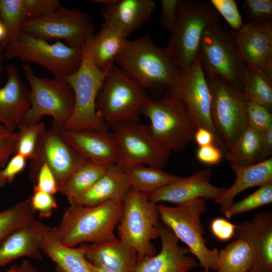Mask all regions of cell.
Segmentation results:
<instances>
[{
	"mask_svg": "<svg viewBox=\"0 0 272 272\" xmlns=\"http://www.w3.org/2000/svg\"><path fill=\"white\" fill-rule=\"evenodd\" d=\"M115 62L146 90L159 94L171 92L182 72L165 48L157 46L150 37L144 35L135 40L127 39Z\"/></svg>",
	"mask_w": 272,
	"mask_h": 272,
	"instance_id": "cell-1",
	"label": "cell"
},
{
	"mask_svg": "<svg viewBox=\"0 0 272 272\" xmlns=\"http://www.w3.org/2000/svg\"><path fill=\"white\" fill-rule=\"evenodd\" d=\"M122 207L123 201L118 199L90 206L70 205L53 227L55 233L62 244L71 247L109 240L115 236Z\"/></svg>",
	"mask_w": 272,
	"mask_h": 272,
	"instance_id": "cell-2",
	"label": "cell"
},
{
	"mask_svg": "<svg viewBox=\"0 0 272 272\" xmlns=\"http://www.w3.org/2000/svg\"><path fill=\"white\" fill-rule=\"evenodd\" d=\"M220 23L219 14L209 3L180 0L165 49L181 71L188 69L198 57L205 30Z\"/></svg>",
	"mask_w": 272,
	"mask_h": 272,
	"instance_id": "cell-3",
	"label": "cell"
},
{
	"mask_svg": "<svg viewBox=\"0 0 272 272\" xmlns=\"http://www.w3.org/2000/svg\"><path fill=\"white\" fill-rule=\"evenodd\" d=\"M24 76L30 86L29 109L20 124H32L40 122L45 116L52 118L51 127L63 129L73 111L75 95L65 78H40L31 66L22 65Z\"/></svg>",
	"mask_w": 272,
	"mask_h": 272,
	"instance_id": "cell-4",
	"label": "cell"
},
{
	"mask_svg": "<svg viewBox=\"0 0 272 272\" xmlns=\"http://www.w3.org/2000/svg\"><path fill=\"white\" fill-rule=\"evenodd\" d=\"M142 114L150 120V129L157 141L170 153L183 150L193 140L197 127L174 94L148 97Z\"/></svg>",
	"mask_w": 272,
	"mask_h": 272,
	"instance_id": "cell-5",
	"label": "cell"
},
{
	"mask_svg": "<svg viewBox=\"0 0 272 272\" xmlns=\"http://www.w3.org/2000/svg\"><path fill=\"white\" fill-rule=\"evenodd\" d=\"M146 91L114 64L98 93L97 114L108 126L138 121L148 97Z\"/></svg>",
	"mask_w": 272,
	"mask_h": 272,
	"instance_id": "cell-6",
	"label": "cell"
},
{
	"mask_svg": "<svg viewBox=\"0 0 272 272\" xmlns=\"http://www.w3.org/2000/svg\"><path fill=\"white\" fill-rule=\"evenodd\" d=\"M206 201L200 198L176 207L157 204V207L162 223L187 246L199 265L217 271L219 251L216 248L209 249L203 236L205 231L200 218L207 210Z\"/></svg>",
	"mask_w": 272,
	"mask_h": 272,
	"instance_id": "cell-7",
	"label": "cell"
},
{
	"mask_svg": "<svg viewBox=\"0 0 272 272\" xmlns=\"http://www.w3.org/2000/svg\"><path fill=\"white\" fill-rule=\"evenodd\" d=\"M157 204L147 194L132 188L123 201L118 238L136 251L138 261L157 253L151 243L159 237L161 222Z\"/></svg>",
	"mask_w": 272,
	"mask_h": 272,
	"instance_id": "cell-8",
	"label": "cell"
},
{
	"mask_svg": "<svg viewBox=\"0 0 272 272\" xmlns=\"http://www.w3.org/2000/svg\"><path fill=\"white\" fill-rule=\"evenodd\" d=\"M91 37L82 48L83 58L79 68L65 78L73 89L75 103L73 113L64 129L108 130V126L96 112L97 98L106 74L99 70L92 60Z\"/></svg>",
	"mask_w": 272,
	"mask_h": 272,
	"instance_id": "cell-9",
	"label": "cell"
},
{
	"mask_svg": "<svg viewBox=\"0 0 272 272\" xmlns=\"http://www.w3.org/2000/svg\"><path fill=\"white\" fill-rule=\"evenodd\" d=\"M5 56L8 59L33 62L50 72L54 77L65 78L79 68L83 49L69 46L61 41L50 44L20 31L6 46Z\"/></svg>",
	"mask_w": 272,
	"mask_h": 272,
	"instance_id": "cell-10",
	"label": "cell"
},
{
	"mask_svg": "<svg viewBox=\"0 0 272 272\" xmlns=\"http://www.w3.org/2000/svg\"><path fill=\"white\" fill-rule=\"evenodd\" d=\"M199 56L205 75L218 77L241 92L246 66L232 31L221 23L207 28L201 40Z\"/></svg>",
	"mask_w": 272,
	"mask_h": 272,
	"instance_id": "cell-11",
	"label": "cell"
},
{
	"mask_svg": "<svg viewBox=\"0 0 272 272\" xmlns=\"http://www.w3.org/2000/svg\"><path fill=\"white\" fill-rule=\"evenodd\" d=\"M20 30L47 41L63 40L69 46L83 48L95 28L88 14L61 5L46 15L24 21Z\"/></svg>",
	"mask_w": 272,
	"mask_h": 272,
	"instance_id": "cell-12",
	"label": "cell"
},
{
	"mask_svg": "<svg viewBox=\"0 0 272 272\" xmlns=\"http://www.w3.org/2000/svg\"><path fill=\"white\" fill-rule=\"evenodd\" d=\"M112 128L118 145V167L125 170L144 165L162 169L166 166L170 152L157 141L149 125L132 121L113 125Z\"/></svg>",
	"mask_w": 272,
	"mask_h": 272,
	"instance_id": "cell-13",
	"label": "cell"
},
{
	"mask_svg": "<svg viewBox=\"0 0 272 272\" xmlns=\"http://www.w3.org/2000/svg\"><path fill=\"white\" fill-rule=\"evenodd\" d=\"M206 76L211 96L212 122L229 149L248 126L246 102L238 89L218 77Z\"/></svg>",
	"mask_w": 272,
	"mask_h": 272,
	"instance_id": "cell-14",
	"label": "cell"
},
{
	"mask_svg": "<svg viewBox=\"0 0 272 272\" xmlns=\"http://www.w3.org/2000/svg\"><path fill=\"white\" fill-rule=\"evenodd\" d=\"M87 160L64 140L58 129L51 127L46 129L30 161V177L35 184L40 168L46 164L55 177L59 193L71 175Z\"/></svg>",
	"mask_w": 272,
	"mask_h": 272,
	"instance_id": "cell-15",
	"label": "cell"
},
{
	"mask_svg": "<svg viewBox=\"0 0 272 272\" xmlns=\"http://www.w3.org/2000/svg\"><path fill=\"white\" fill-rule=\"evenodd\" d=\"M170 93L182 102L197 128L201 127L210 130L222 141L212 122L211 93L199 56L188 69L181 72Z\"/></svg>",
	"mask_w": 272,
	"mask_h": 272,
	"instance_id": "cell-16",
	"label": "cell"
},
{
	"mask_svg": "<svg viewBox=\"0 0 272 272\" xmlns=\"http://www.w3.org/2000/svg\"><path fill=\"white\" fill-rule=\"evenodd\" d=\"M232 32L246 67L261 70L272 77L271 21L246 23Z\"/></svg>",
	"mask_w": 272,
	"mask_h": 272,
	"instance_id": "cell-17",
	"label": "cell"
},
{
	"mask_svg": "<svg viewBox=\"0 0 272 272\" xmlns=\"http://www.w3.org/2000/svg\"><path fill=\"white\" fill-rule=\"evenodd\" d=\"M158 231L160 251L138 260L133 272H189L198 267L196 258L187 247L179 245V239L170 228L161 222Z\"/></svg>",
	"mask_w": 272,
	"mask_h": 272,
	"instance_id": "cell-18",
	"label": "cell"
},
{
	"mask_svg": "<svg viewBox=\"0 0 272 272\" xmlns=\"http://www.w3.org/2000/svg\"><path fill=\"white\" fill-rule=\"evenodd\" d=\"M212 175L211 169L198 170L188 177H180L178 180L148 196L155 203L169 202L176 206L196 198L215 200L226 191L227 188L213 185L211 182Z\"/></svg>",
	"mask_w": 272,
	"mask_h": 272,
	"instance_id": "cell-19",
	"label": "cell"
},
{
	"mask_svg": "<svg viewBox=\"0 0 272 272\" xmlns=\"http://www.w3.org/2000/svg\"><path fill=\"white\" fill-rule=\"evenodd\" d=\"M234 237L245 240L253 254V272H272V216L264 211L236 225Z\"/></svg>",
	"mask_w": 272,
	"mask_h": 272,
	"instance_id": "cell-20",
	"label": "cell"
},
{
	"mask_svg": "<svg viewBox=\"0 0 272 272\" xmlns=\"http://www.w3.org/2000/svg\"><path fill=\"white\" fill-rule=\"evenodd\" d=\"M58 130L64 140L87 160L106 166L116 164L118 145L113 132L103 130Z\"/></svg>",
	"mask_w": 272,
	"mask_h": 272,
	"instance_id": "cell-21",
	"label": "cell"
},
{
	"mask_svg": "<svg viewBox=\"0 0 272 272\" xmlns=\"http://www.w3.org/2000/svg\"><path fill=\"white\" fill-rule=\"evenodd\" d=\"M48 227L35 218L11 233L0 243V267L23 257L42 261L41 244Z\"/></svg>",
	"mask_w": 272,
	"mask_h": 272,
	"instance_id": "cell-22",
	"label": "cell"
},
{
	"mask_svg": "<svg viewBox=\"0 0 272 272\" xmlns=\"http://www.w3.org/2000/svg\"><path fill=\"white\" fill-rule=\"evenodd\" d=\"M102 6V24L127 38L147 22L156 7L153 0H113Z\"/></svg>",
	"mask_w": 272,
	"mask_h": 272,
	"instance_id": "cell-23",
	"label": "cell"
},
{
	"mask_svg": "<svg viewBox=\"0 0 272 272\" xmlns=\"http://www.w3.org/2000/svg\"><path fill=\"white\" fill-rule=\"evenodd\" d=\"M6 70L7 81L0 87V123L15 131L29 109V92L15 65Z\"/></svg>",
	"mask_w": 272,
	"mask_h": 272,
	"instance_id": "cell-24",
	"label": "cell"
},
{
	"mask_svg": "<svg viewBox=\"0 0 272 272\" xmlns=\"http://www.w3.org/2000/svg\"><path fill=\"white\" fill-rule=\"evenodd\" d=\"M80 247L90 263L114 272H133L137 263L136 251L115 236Z\"/></svg>",
	"mask_w": 272,
	"mask_h": 272,
	"instance_id": "cell-25",
	"label": "cell"
},
{
	"mask_svg": "<svg viewBox=\"0 0 272 272\" xmlns=\"http://www.w3.org/2000/svg\"><path fill=\"white\" fill-rule=\"evenodd\" d=\"M236 179L232 186L217 199L222 214L229 209L236 196L244 190L253 187H260L272 183V158L251 165L230 163Z\"/></svg>",
	"mask_w": 272,
	"mask_h": 272,
	"instance_id": "cell-26",
	"label": "cell"
},
{
	"mask_svg": "<svg viewBox=\"0 0 272 272\" xmlns=\"http://www.w3.org/2000/svg\"><path fill=\"white\" fill-rule=\"evenodd\" d=\"M131 188L124 170L117 165L108 167L105 173L86 192L70 205L90 206L112 199L123 201Z\"/></svg>",
	"mask_w": 272,
	"mask_h": 272,
	"instance_id": "cell-27",
	"label": "cell"
},
{
	"mask_svg": "<svg viewBox=\"0 0 272 272\" xmlns=\"http://www.w3.org/2000/svg\"><path fill=\"white\" fill-rule=\"evenodd\" d=\"M41 251L54 262L57 272H91L83 249L62 244L53 227L44 235Z\"/></svg>",
	"mask_w": 272,
	"mask_h": 272,
	"instance_id": "cell-28",
	"label": "cell"
},
{
	"mask_svg": "<svg viewBox=\"0 0 272 272\" xmlns=\"http://www.w3.org/2000/svg\"><path fill=\"white\" fill-rule=\"evenodd\" d=\"M127 38L115 28L102 24L101 28L91 38L90 53L92 60L101 72L106 74L115 64Z\"/></svg>",
	"mask_w": 272,
	"mask_h": 272,
	"instance_id": "cell-29",
	"label": "cell"
},
{
	"mask_svg": "<svg viewBox=\"0 0 272 272\" xmlns=\"http://www.w3.org/2000/svg\"><path fill=\"white\" fill-rule=\"evenodd\" d=\"M124 172L131 188L147 195L180 178L162 169L144 165L133 166Z\"/></svg>",
	"mask_w": 272,
	"mask_h": 272,
	"instance_id": "cell-30",
	"label": "cell"
},
{
	"mask_svg": "<svg viewBox=\"0 0 272 272\" xmlns=\"http://www.w3.org/2000/svg\"><path fill=\"white\" fill-rule=\"evenodd\" d=\"M108 167L88 160L71 175L59 193L64 195L71 203L89 190L105 173Z\"/></svg>",
	"mask_w": 272,
	"mask_h": 272,
	"instance_id": "cell-31",
	"label": "cell"
},
{
	"mask_svg": "<svg viewBox=\"0 0 272 272\" xmlns=\"http://www.w3.org/2000/svg\"><path fill=\"white\" fill-rule=\"evenodd\" d=\"M253 264L249 244L237 238L219 251L217 272H249Z\"/></svg>",
	"mask_w": 272,
	"mask_h": 272,
	"instance_id": "cell-32",
	"label": "cell"
},
{
	"mask_svg": "<svg viewBox=\"0 0 272 272\" xmlns=\"http://www.w3.org/2000/svg\"><path fill=\"white\" fill-rule=\"evenodd\" d=\"M246 101H252L272 110V77L264 72L246 67L242 88Z\"/></svg>",
	"mask_w": 272,
	"mask_h": 272,
	"instance_id": "cell-33",
	"label": "cell"
},
{
	"mask_svg": "<svg viewBox=\"0 0 272 272\" xmlns=\"http://www.w3.org/2000/svg\"><path fill=\"white\" fill-rule=\"evenodd\" d=\"M260 152V133L248 125L232 144L224 158L230 163L251 165L258 162Z\"/></svg>",
	"mask_w": 272,
	"mask_h": 272,
	"instance_id": "cell-34",
	"label": "cell"
},
{
	"mask_svg": "<svg viewBox=\"0 0 272 272\" xmlns=\"http://www.w3.org/2000/svg\"><path fill=\"white\" fill-rule=\"evenodd\" d=\"M36 213L30 199L0 211V243L13 231L35 219Z\"/></svg>",
	"mask_w": 272,
	"mask_h": 272,
	"instance_id": "cell-35",
	"label": "cell"
},
{
	"mask_svg": "<svg viewBox=\"0 0 272 272\" xmlns=\"http://www.w3.org/2000/svg\"><path fill=\"white\" fill-rule=\"evenodd\" d=\"M15 154L24 157L29 161L36 153L38 147L46 128L43 122L32 124H20Z\"/></svg>",
	"mask_w": 272,
	"mask_h": 272,
	"instance_id": "cell-36",
	"label": "cell"
},
{
	"mask_svg": "<svg viewBox=\"0 0 272 272\" xmlns=\"http://www.w3.org/2000/svg\"><path fill=\"white\" fill-rule=\"evenodd\" d=\"M0 20L6 30V47L18 35L25 21L23 0H0Z\"/></svg>",
	"mask_w": 272,
	"mask_h": 272,
	"instance_id": "cell-37",
	"label": "cell"
},
{
	"mask_svg": "<svg viewBox=\"0 0 272 272\" xmlns=\"http://www.w3.org/2000/svg\"><path fill=\"white\" fill-rule=\"evenodd\" d=\"M272 202V183L262 186L244 199L233 202L224 213L225 216L230 219L239 215L260 207L269 204Z\"/></svg>",
	"mask_w": 272,
	"mask_h": 272,
	"instance_id": "cell-38",
	"label": "cell"
},
{
	"mask_svg": "<svg viewBox=\"0 0 272 272\" xmlns=\"http://www.w3.org/2000/svg\"><path fill=\"white\" fill-rule=\"evenodd\" d=\"M248 125L258 132L272 127L271 111L252 101H246Z\"/></svg>",
	"mask_w": 272,
	"mask_h": 272,
	"instance_id": "cell-39",
	"label": "cell"
},
{
	"mask_svg": "<svg viewBox=\"0 0 272 272\" xmlns=\"http://www.w3.org/2000/svg\"><path fill=\"white\" fill-rule=\"evenodd\" d=\"M210 4L225 20L233 31L239 30L245 24L235 0H211Z\"/></svg>",
	"mask_w": 272,
	"mask_h": 272,
	"instance_id": "cell-40",
	"label": "cell"
},
{
	"mask_svg": "<svg viewBox=\"0 0 272 272\" xmlns=\"http://www.w3.org/2000/svg\"><path fill=\"white\" fill-rule=\"evenodd\" d=\"M242 8L249 21L248 22L271 21V0H245Z\"/></svg>",
	"mask_w": 272,
	"mask_h": 272,
	"instance_id": "cell-41",
	"label": "cell"
},
{
	"mask_svg": "<svg viewBox=\"0 0 272 272\" xmlns=\"http://www.w3.org/2000/svg\"><path fill=\"white\" fill-rule=\"evenodd\" d=\"M60 6L58 0H23L25 21L46 15Z\"/></svg>",
	"mask_w": 272,
	"mask_h": 272,
	"instance_id": "cell-42",
	"label": "cell"
},
{
	"mask_svg": "<svg viewBox=\"0 0 272 272\" xmlns=\"http://www.w3.org/2000/svg\"><path fill=\"white\" fill-rule=\"evenodd\" d=\"M31 206L38 213L41 218L50 217L58 207L54 195L33 188V193L29 198Z\"/></svg>",
	"mask_w": 272,
	"mask_h": 272,
	"instance_id": "cell-43",
	"label": "cell"
},
{
	"mask_svg": "<svg viewBox=\"0 0 272 272\" xmlns=\"http://www.w3.org/2000/svg\"><path fill=\"white\" fill-rule=\"evenodd\" d=\"M17 138V131H11L0 123V169L14 154Z\"/></svg>",
	"mask_w": 272,
	"mask_h": 272,
	"instance_id": "cell-44",
	"label": "cell"
},
{
	"mask_svg": "<svg viewBox=\"0 0 272 272\" xmlns=\"http://www.w3.org/2000/svg\"><path fill=\"white\" fill-rule=\"evenodd\" d=\"M27 160L21 155L14 154L4 167L0 169V182L5 185L12 183L16 177L25 169Z\"/></svg>",
	"mask_w": 272,
	"mask_h": 272,
	"instance_id": "cell-45",
	"label": "cell"
},
{
	"mask_svg": "<svg viewBox=\"0 0 272 272\" xmlns=\"http://www.w3.org/2000/svg\"><path fill=\"white\" fill-rule=\"evenodd\" d=\"M33 188L53 195L59 192L55 177L46 164H43L40 168Z\"/></svg>",
	"mask_w": 272,
	"mask_h": 272,
	"instance_id": "cell-46",
	"label": "cell"
},
{
	"mask_svg": "<svg viewBox=\"0 0 272 272\" xmlns=\"http://www.w3.org/2000/svg\"><path fill=\"white\" fill-rule=\"evenodd\" d=\"M180 0H162L161 10L159 20L160 26L171 32L176 20Z\"/></svg>",
	"mask_w": 272,
	"mask_h": 272,
	"instance_id": "cell-47",
	"label": "cell"
},
{
	"mask_svg": "<svg viewBox=\"0 0 272 272\" xmlns=\"http://www.w3.org/2000/svg\"><path fill=\"white\" fill-rule=\"evenodd\" d=\"M235 228V225L222 218L215 219L211 224V229L213 235L222 241L229 240L233 237Z\"/></svg>",
	"mask_w": 272,
	"mask_h": 272,
	"instance_id": "cell-48",
	"label": "cell"
},
{
	"mask_svg": "<svg viewBox=\"0 0 272 272\" xmlns=\"http://www.w3.org/2000/svg\"><path fill=\"white\" fill-rule=\"evenodd\" d=\"M223 155L220 149L215 144L199 147L196 152V158L201 163L207 165L218 164Z\"/></svg>",
	"mask_w": 272,
	"mask_h": 272,
	"instance_id": "cell-49",
	"label": "cell"
},
{
	"mask_svg": "<svg viewBox=\"0 0 272 272\" xmlns=\"http://www.w3.org/2000/svg\"><path fill=\"white\" fill-rule=\"evenodd\" d=\"M193 140L195 141L198 147L215 144L221 146L223 143L216 137L213 132L201 127L197 128Z\"/></svg>",
	"mask_w": 272,
	"mask_h": 272,
	"instance_id": "cell-50",
	"label": "cell"
},
{
	"mask_svg": "<svg viewBox=\"0 0 272 272\" xmlns=\"http://www.w3.org/2000/svg\"><path fill=\"white\" fill-rule=\"evenodd\" d=\"M260 152L258 162L271 157L272 154V127L260 132Z\"/></svg>",
	"mask_w": 272,
	"mask_h": 272,
	"instance_id": "cell-51",
	"label": "cell"
},
{
	"mask_svg": "<svg viewBox=\"0 0 272 272\" xmlns=\"http://www.w3.org/2000/svg\"><path fill=\"white\" fill-rule=\"evenodd\" d=\"M15 272H38V270L28 260H24L17 265Z\"/></svg>",
	"mask_w": 272,
	"mask_h": 272,
	"instance_id": "cell-52",
	"label": "cell"
},
{
	"mask_svg": "<svg viewBox=\"0 0 272 272\" xmlns=\"http://www.w3.org/2000/svg\"><path fill=\"white\" fill-rule=\"evenodd\" d=\"M5 47L3 43L0 42V75L4 69V60L5 56Z\"/></svg>",
	"mask_w": 272,
	"mask_h": 272,
	"instance_id": "cell-53",
	"label": "cell"
},
{
	"mask_svg": "<svg viewBox=\"0 0 272 272\" xmlns=\"http://www.w3.org/2000/svg\"><path fill=\"white\" fill-rule=\"evenodd\" d=\"M88 263L91 272H114L108 269L93 265L90 263L88 261Z\"/></svg>",
	"mask_w": 272,
	"mask_h": 272,
	"instance_id": "cell-54",
	"label": "cell"
},
{
	"mask_svg": "<svg viewBox=\"0 0 272 272\" xmlns=\"http://www.w3.org/2000/svg\"><path fill=\"white\" fill-rule=\"evenodd\" d=\"M6 30L4 25L0 20V42H2L4 44Z\"/></svg>",
	"mask_w": 272,
	"mask_h": 272,
	"instance_id": "cell-55",
	"label": "cell"
},
{
	"mask_svg": "<svg viewBox=\"0 0 272 272\" xmlns=\"http://www.w3.org/2000/svg\"><path fill=\"white\" fill-rule=\"evenodd\" d=\"M17 265H13L11 266L6 272H15Z\"/></svg>",
	"mask_w": 272,
	"mask_h": 272,
	"instance_id": "cell-56",
	"label": "cell"
},
{
	"mask_svg": "<svg viewBox=\"0 0 272 272\" xmlns=\"http://www.w3.org/2000/svg\"><path fill=\"white\" fill-rule=\"evenodd\" d=\"M210 270L208 269L203 268V269L201 271V272H210Z\"/></svg>",
	"mask_w": 272,
	"mask_h": 272,
	"instance_id": "cell-57",
	"label": "cell"
},
{
	"mask_svg": "<svg viewBox=\"0 0 272 272\" xmlns=\"http://www.w3.org/2000/svg\"><path fill=\"white\" fill-rule=\"evenodd\" d=\"M5 186L2 182H0V188L3 187Z\"/></svg>",
	"mask_w": 272,
	"mask_h": 272,
	"instance_id": "cell-58",
	"label": "cell"
},
{
	"mask_svg": "<svg viewBox=\"0 0 272 272\" xmlns=\"http://www.w3.org/2000/svg\"><path fill=\"white\" fill-rule=\"evenodd\" d=\"M249 272H253L251 270Z\"/></svg>",
	"mask_w": 272,
	"mask_h": 272,
	"instance_id": "cell-59",
	"label": "cell"
},
{
	"mask_svg": "<svg viewBox=\"0 0 272 272\" xmlns=\"http://www.w3.org/2000/svg\"><path fill=\"white\" fill-rule=\"evenodd\" d=\"M0 272H2L1 271H0Z\"/></svg>",
	"mask_w": 272,
	"mask_h": 272,
	"instance_id": "cell-60",
	"label": "cell"
}]
</instances>
